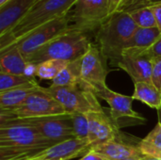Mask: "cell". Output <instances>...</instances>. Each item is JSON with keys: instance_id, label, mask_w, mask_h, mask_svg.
Segmentation results:
<instances>
[{"instance_id": "cell-1", "label": "cell", "mask_w": 161, "mask_h": 160, "mask_svg": "<svg viewBox=\"0 0 161 160\" xmlns=\"http://www.w3.org/2000/svg\"><path fill=\"white\" fill-rule=\"evenodd\" d=\"M53 145L30 124L0 122V160H28Z\"/></svg>"}, {"instance_id": "cell-2", "label": "cell", "mask_w": 161, "mask_h": 160, "mask_svg": "<svg viewBox=\"0 0 161 160\" xmlns=\"http://www.w3.org/2000/svg\"><path fill=\"white\" fill-rule=\"evenodd\" d=\"M77 0H43L35 5L14 26L0 37V53L14 46L41 25L67 14Z\"/></svg>"}, {"instance_id": "cell-3", "label": "cell", "mask_w": 161, "mask_h": 160, "mask_svg": "<svg viewBox=\"0 0 161 160\" xmlns=\"http://www.w3.org/2000/svg\"><path fill=\"white\" fill-rule=\"evenodd\" d=\"M138 26L125 10L108 18L94 32L96 45L104 57L115 66Z\"/></svg>"}, {"instance_id": "cell-4", "label": "cell", "mask_w": 161, "mask_h": 160, "mask_svg": "<svg viewBox=\"0 0 161 160\" xmlns=\"http://www.w3.org/2000/svg\"><path fill=\"white\" fill-rule=\"evenodd\" d=\"M92 43L90 33L73 29L38 49L26 58V61L36 65L50 59L75 61L85 55Z\"/></svg>"}, {"instance_id": "cell-5", "label": "cell", "mask_w": 161, "mask_h": 160, "mask_svg": "<svg viewBox=\"0 0 161 160\" xmlns=\"http://www.w3.org/2000/svg\"><path fill=\"white\" fill-rule=\"evenodd\" d=\"M44 91L52 95L70 114H89L105 111L94 91L79 82L65 87L50 85Z\"/></svg>"}, {"instance_id": "cell-6", "label": "cell", "mask_w": 161, "mask_h": 160, "mask_svg": "<svg viewBox=\"0 0 161 160\" xmlns=\"http://www.w3.org/2000/svg\"><path fill=\"white\" fill-rule=\"evenodd\" d=\"M67 113L63 107L41 87L31 93L18 108L10 110H0V122L21 119H33Z\"/></svg>"}, {"instance_id": "cell-7", "label": "cell", "mask_w": 161, "mask_h": 160, "mask_svg": "<svg viewBox=\"0 0 161 160\" xmlns=\"http://www.w3.org/2000/svg\"><path fill=\"white\" fill-rule=\"evenodd\" d=\"M73 29L76 28L74 26L71 13L69 11L67 14L41 25L18 41L14 46L19 48L20 52L26 59L29 56L52 40Z\"/></svg>"}, {"instance_id": "cell-8", "label": "cell", "mask_w": 161, "mask_h": 160, "mask_svg": "<svg viewBox=\"0 0 161 160\" xmlns=\"http://www.w3.org/2000/svg\"><path fill=\"white\" fill-rule=\"evenodd\" d=\"M108 72V59L101 53L98 46L92 42L80 58L78 82L97 94L108 87L106 79Z\"/></svg>"}, {"instance_id": "cell-9", "label": "cell", "mask_w": 161, "mask_h": 160, "mask_svg": "<svg viewBox=\"0 0 161 160\" xmlns=\"http://www.w3.org/2000/svg\"><path fill=\"white\" fill-rule=\"evenodd\" d=\"M70 13L74 26L91 34L109 17L108 0H77Z\"/></svg>"}, {"instance_id": "cell-10", "label": "cell", "mask_w": 161, "mask_h": 160, "mask_svg": "<svg viewBox=\"0 0 161 160\" xmlns=\"http://www.w3.org/2000/svg\"><path fill=\"white\" fill-rule=\"evenodd\" d=\"M96 95L108 104L109 117L119 129L128 125L145 124V118L133 109L134 98L132 96L121 94L110 90L108 87L99 91Z\"/></svg>"}, {"instance_id": "cell-11", "label": "cell", "mask_w": 161, "mask_h": 160, "mask_svg": "<svg viewBox=\"0 0 161 160\" xmlns=\"http://www.w3.org/2000/svg\"><path fill=\"white\" fill-rule=\"evenodd\" d=\"M12 121H18L36 127L45 140L54 144L75 138L70 113Z\"/></svg>"}, {"instance_id": "cell-12", "label": "cell", "mask_w": 161, "mask_h": 160, "mask_svg": "<svg viewBox=\"0 0 161 160\" xmlns=\"http://www.w3.org/2000/svg\"><path fill=\"white\" fill-rule=\"evenodd\" d=\"M115 67L127 73L134 83H153V58L146 53V51L125 49L120 59L115 64Z\"/></svg>"}, {"instance_id": "cell-13", "label": "cell", "mask_w": 161, "mask_h": 160, "mask_svg": "<svg viewBox=\"0 0 161 160\" xmlns=\"http://www.w3.org/2000/svg\"><path fill=\"white\" fill-rule=\"evenodd\" d=\"M89 120V141L92 147L105 144L120 138L122 133L113 124L110 117L103 112H92L87 114Z\"/></svg>"}, {"instance_id": "cell-14", "label": "cell", "mask_w": 161, "mask_h": 160, "mask_svg": "<svg viewBox=\"0 0 161 160\" xmlns=\"http://www.w3.org/2000/svg\"><path fill=\"white\" fill-rule=\"evenodd\" d=\"M92 149L88 140L71 139L46 149L33 157L34 160H69L84 157Z\"/></svg>"}, {"instance_id": "cell-15", "label": "cell", "mask_w": 161, "mask_h": 160, "mask_svg": "<svg viewBox=\"0 0 161 160\" xmlns=\"http://www.w3.org/2000/svg\"><path fill=\"white\" fill-rule=\"evenodd\" d=\"M38 0H8L0 7V37L13 26L37 4Z\"/></svg>"}, {"instance_id": "cell-16", "label": "cell", "mask_w": 161, "mask_h": 160, "mask_svg": "<svg viewBox=\"0 0 161 160\" xmlns=\"http://www.w3.org/2000/svg\"><path fill=\"white\" fill-rule=\"evenodd\" d=\"M92 150L101 154L108 160H125L143 156L138 146L125 142L121 137L116 141L98 145Z\"/></svg>"}, {"instance_id": "cell-17", "label": "cell", "mask_w": 161, "mask_h": 160, "mask_svg": "<svg viewBox=\"0 0 161 160\" xmlns=\"http://www.w3.org/2000/svg\"><path fill=\"white\" fill-rule=\"evenodd\" d=\"M41 86L36 80L23 86L0 92V110H10L20 107L26 98L38 91Z\"/></svg>"}, {"instance_id": "cell-18", "label": "cell", "mask_w": 161, "mask_h": 160, "mask_svg": "<svg viewBox=\"0 0 161 160\" xmlns=\"http://www.w3.org/2000/svg\"><path fill=\"white\" fill-rule=\"evenodd\" d=\"M27 61L17 46L0 53V73L10 74H25Z\"/></svg>"}, {"instance_id": "cell-19", "label": "cell", "mask_w": 161, "mask_h": 160, "mask_svg": "<svg viewBox=\"0 0 161 160\" xmlns=\"http://www.w3.org/2000/svg\"><path fill=\"white\" fill-rule=\"evenodd\" d=\"M132 97L147 105L151 108L158 111L161 108V91L153 84L149 82L134 83V92Z\"/></svg>"}, {"instance_id": "cell-20", "label": "cell", "mask_w": 161, "mask_h": 160, "mask_svg": "<svg viewBox=\"0 0 161 160\" xmlns=\"http://www.w3.org/2000/svg\"><path fill=\"white\" fill-rule=\"evenodd\" d=\"M161 35L158 27L142 28L138 27L132 37L127 41L125 49H134L145 51L159 38ZM124 49V50H125Z\"/></svg>"}, {"instance_id": "cell-21", "label": "cell", "mask_w": 161, "mask_h": 160, "mask_svg": "<svg viewBox=\"0 0 161 160\" xmlns=\"http://www.w3.org/2000/svg\"><path fill=\"white\" fill-rule=\"evenodd\" d=\"M138 147L143 156L161 159V124L158 122L155 128L142 140Z\"/></svg>"}, {"instance_id": "cell-22", "label": "cell", "mask_w": 161, "mask_h": 160, "mask_svg": "<svg viewBox=\"0 0 161 160\" xmlns=\"http://www.w3.org/2000/svg\"><path fill=\"white\" fill-rule=\"evenodd\" d=\"M129 13L138 27L152 28L158 27L155 13L150 6H142L137 8H129L125 9Z\"/></svg>"}, {"instance_id": "cell-23", "label": "cell", "mask_w": 161, "mask_h": 160, "mask_svg": "<svg viewBox=\"0 0 161 160\" xmlns=\"http://www.w3.org/2000/svg\"><path fill=\"white\" fill-rule=\"evenodd\" d=\"M79 62L80 59L69 62L68 65L52 80L51 85L56 87H65L78 83Z\"/></svg>"}, {"instance_id": "cell-24", "label": "cell", "mask_w": 161, "mask_h": 160, "mask_svg": "<svg viewBox=\"0 0 161 160\" xmlns=\"http://www.w3.org/2000/svg\"><path fill=\"white\" fill-rule=\"evenodd\" d=\"M69 62L63 60H57V59H50L43 61L38 64L37 70V76L41 79H48L53 80L58 74L62 71Z\"/></svg>"}, {"instance_id": "cell-25", "label": "cell", "mask_w": 161, "mask_h": 160, "mask_svg": "<svg viewBox=\"0 0 161 160\" xmlns=\"http://www.w3.org/2000/svg\"><path fill=\"white\" fill-rule=\"evenodd\" d=\"M34 80H36V79L29 78L25 75L0 73V92L23 86L31 81H34Z\"/></svg>"}, {"instance_id": "cell-26", "label": "cell", "mask_w": 161, "mask_h": 160, "mask_svg": "<svg viewBox=\"0 0 161 160\" xmlns=\"http://www.w3.org/2000/svg\"><path fill=\"white\" fill-rule=\"evenodd\" d=\"M71 118L75 137L80 140H88L90 127L87 114H71Z\"/></svg>"}, {"instance_id": "cell-27", "label": "cell", "mask_w": 161, "mask_h": 160, "mask_svg": "<svg viewBox=\"0 0 161 160\" xmlns=\"http://www.w3.org/2000/svg\"><path fill=\"white\" fill-rule=\"evenodd\" d=\"M152 82L161 91V58L153 59Z\"/></svg>"}, {"instance_id": "cell-28", "label": "cell", "mask_w": 161, "mask_h": 160, "mask_svg": "<svg viewBox=\"0 0 161 160\" xmlns=\"http://www.w3.org/2000/svg\"><path fill=\"white\" fill-rule=\"evenodd\" d=\"M145 51L153 59L154 58H161V35L159 36V38L153 43V45L150 46Z\"/></svg>"}, {"instance_id": "cell-29", "label": "cell", "mask_w": 161, "mask_h": 160, "mask_svg": "<svg viewBox=\"0 0 161 160\" xmlns=\"http://www.w3.org/2000/svg\"><path fill=\"white\" fill-rule=\"evenodd\" d=\"M158 3H161V0H132L130 2V4L125 9L129 8L142 7V6H152V5L158 4Z\"/></svg>"}, {"instance_id": "cell-30", "label": "cell", "mask_w": 161, "mask_h": 160, "mask_svg": "<svg viewBox=\"0 0 161 160\" xmlns=\"http://www.w3.org/2000/svg\"><path fill=\"white\" fill-rule=\"evenodd\" d=\"M109 16L123 10V0H108Z\"/></svg>"}, {"instance_id": "cell-31", "label": "cell", "mask_w": 161, "mask_h": 160, "mask_svg": "<svg viewBox=\"0 0 161 160\" xmlns=\"http://www.w3.org/2000/svg\"><path fill=\"white\" fill-rule=\"evenodd\" d=\"M37 70H38V65L27 62V65L25 70V76H27L29 78H35L37 76Z\"/></svg>"}, {"instance_id": "cell-32", "label": "cell", "mask_w": 161, "mask_h": 160, "mask_svg": "<svg viewBox=\"0 0 161 160\" xmlns=\"http://www.w3.org/2000/svg\"><path fill=\"white\" fill-rule=\"evenodd\" d=\"M79 160H108L104 156H102L101 154L91 150L88 154H86L84 157H82Z\"/></svg>"}, {"instance_id": "cell-33", "label": "cell", "mask_w": 161, "mask_h": 160, "mask_svg": "<svg viewBox=\"0 0 161 160\" xmlns=\"http://www.w3.org/2000/svg\"><path fill=\"white\" fill-rule=\"evenodd\" d=\"M155 13V17H156V21H157V25L158 27V29L161 32V3L158 4H155L150 6Z\"/></svg>"}, {"instance_id": "cell-34", "label": "cell", "mask_w": 161, "mask_h": 160, "mask_svg": "<svg viewBox=\"0 0 161 160\" xmlns=\"http://www.w3.org/2000/svg\"><path fill=\"white\" fill-rule=\"evenodd\" d=\"M141 160H161L160 158H156V157H147V156H142L141 157Z\"/></svg>"}, {"instance_id": "cell-35", "label": "cell", "mask_w": 161, "mask_h": 160, "mask_svg": "<svg viewBox=\"0 0 161 160\" xmlns=\"http://www.w3.org/2000/svg\"><path fill=\"white\" fill-rule=\"evenodd\" d=\"M131 1H132V0H123V10L130 4Z\"/></svg>"}, {"instance_id": "cell-36", "label": "cell", "mask_w": 161, "mask_h": 160, "mask_svg": "<svg viewBox=\"0 0 161 160\" xmlns=\"http://www.w3.org/2000/svg\"><path fill=\"white\" fill-rule=\"evenodd\" d=\"M142 156H141V157H131V158H128V159H125V160H141V157H142Z\"/></svg>"}, {"instance_id": "cell-37", "label": "cell", "mask_w": 161, "mask_h": 160, "mask_svg": "<svg viewBox=\"0 0 161 160\" xmlns=\"http://www.w3.org/2000/svg\"><path fill=\"white\" fill-rule=\"evenodd\" d=\"M8 1V0H0V7L3 6V5H5Z\"/></svg>"}, {"instance_id": "cell-38", "label": "cell", "mask_w": 161, "mask_h": 160, "mask_svg": "<svg viewBox=\"0 0 161 160\" xmlns=\"http://www.w3.org/2000/svg\"><path fill=\"white\" fill-rule=\"evenodd\" d=\"M158 123L161 124V108L158 110Z\"/></svg>"}, {"instance_id": "cell-39", "label": "cell", "mask_w": 161, "mask_h": 160, "mask_svg": "<svg viewBox=\"0 0 161 160\" xmlns=\"http://www.w3.org/2000/svg\"><path fill=\"white\" fill-rule=\"evenodd\" d=\"M42 1H43V0H38V2H37V4H38V3H40V2H42ZM37 4H36V5H37Z\"/></svg>"}]
</instances>
